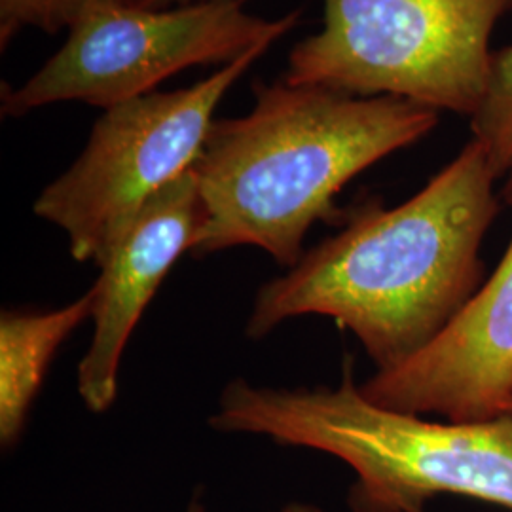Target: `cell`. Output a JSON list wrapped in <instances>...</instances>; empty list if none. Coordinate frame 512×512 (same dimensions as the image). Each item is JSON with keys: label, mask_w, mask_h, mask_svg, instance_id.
<instances>
[{"label": "cell", "mask_w": 512, "mask_h": 512, "mask_svg": "<svg viewBox=\"0 0 512 512\" xmlns=\"http://www.w3.org/2000/svg\"><path fill=\"white\" fill-rule=\"evenodd\" d=\"M184 512H203L202 503H198V501H192L190 505H188V509Z\"/></svg>", "instance_id": "cell-15"}, {"label": "cell", "mask_w": 512, "mask_h": 512, "mask_svg": "<svg viewBox=\"0 0 512 512\" xmlns=\"http://www.w3.org/2000/svg\"><path fill=\"white\" fill-rule=\"evenodd\" d=\"M209 425L329 454L376 499L423 507L433 495L456 494L512 511V416L437 423L387 410L361 393L349 363L334 389L232 380Z\"/></svg>", "instance_id": "cell-3"}, {"label": "cell", "mask_w": 512, "mask_h": 512, "mask_svg": "<svg viewBox=\"0 0 512 512\" xmlns=\"http://www.w3.org/2000/svg\"><path fill=\"white\" fill-rule=\"evenodd\" d=\"M268 48H255L202 82L103 110L88 145L35 202L63 230L78 262H99L145 203L196 164L222 97Z\"/></svg>", "instance_id": "cell-5"}, {"label": "cell", "mask_w": 512, "mask_h": 512, "mask_svg": "<svg viewBox=\"0 0 512 512\" xmlns=\"http://www.w3.org/2000/svg\"><path fill=\"white\" fill-rule=\"evenodd\" d=\"M437 124V110L395 97L283 78L256 84L253 110L215 120L194 164L203 222L192 255L258 247L293 268L311 226L336 213L342 188Z\"/></svg>", "instance_id": "cell-2"}, {"label": "cell", "mask_w": 512, "mask_h": 512, "mask_svg": "<svg viewBox=\"0 0 512 512\" xmlns=\"http://www.w3.org/2000/svg\"><path fill=\"white\" fill-rule=\"evenodd\" d=\"M471 131L495 173H507L512 165V44L494 54L490 92L471 118Z\"/></svg>", "instance_id": "cell-11"}, {"label": "cell", "mask_w": 512, "mask_h": 512, "mask_svg": "<svg viewBox=\"0 0 512 512\" xmlns=\"http://www.w3.org/2000/svg\"><path fill=\"white\" fill-rule=\"evenodd\" d=\"M349 509L351 512H425L420 505L399 503V501H384L372 495L365 494L355 484L349 490Z\"/></svg>", "instance_id": "cell-12"}, {"label": "cell", "mask_w": 512, "mask_h": 512, "mask_svg": "<svg viewBox=\"0 0 512 512\" xmlns=\"http://www.w3.org/2000/svg\"><path fill=\"white\" fill-rule=\"evenodd\" d=\"M192 2H200V0H162V8H169V6H173V4H177V6H184V4H192Z\"/></svg>", "instance_id": "cell-14"}, {"label": "cell", "mask_w": 512, "mask_h": 512, "mask_svg": "<svg viewBox=\"0 0 512 512\" xmlns=\"http://www.w3.org/2000/svg\"><path fill=\"white\" fill-rule=\"evenodd\" d=\"M507 414H509V416H512V403L511 406H509V412H507Z\"/></svg>", "instance_id": "cell-16"}, {"label": "cell", "mask_w": 512, "mask_h": 512, "mask_svg": "<svg viewBox=\"0 0 512 512\" xmlns=\"http://www.w3.org/2000/svg\"><path fill=\"white\" fill-rule=\"evenodd\" d=\"M277 512H323L319 507L310 505V503H289L287 507H283L281 511Z\"/></svg>", "instance_id": "cell-13"}, {"label": "cell", "mask_w": 512, "mask_h": 512, "mask_svg": "<svg viewBox=\"0 0 512 512\" xmlns=\"http://www.w3.org/2000/svg\"><path fill=\"white\" fill-rule=\"evenodd\" d=\"M109 8L164 10L162 0H0V48L6 50L25 29L57 35Z\"/></svg>", "instance_id": "cell-10"}, {"label": "cell", "mask_w": 512, "mask_h": 512, "mask_svg": "<svg viewBox=\"0 0 512 512\" xmlns=\"http://www.w3.org/2000/svg\"><path fill=\"white\" fill-rule=\"evenodd\" d=\"M497 177L471 139L410 200L359 207L344 230L262 285L247 336L260 340L293 317L327 315L357 336L378 370L403 365L482 287L480 247L499 213Z\"/></svg>", "instance_id": "cell-1"}, {"label": "cell", "mask_w": 512, "mask_h": 512, "mask_svg": "<svg viewBox=\"0 0 512 512\" xmlns=\"http://www.w3.org/2000/svg\"><path fill=\"white\" fill-rule=\"evenodd\" d=\"M203 222L200 183L194 165L148 200L109 251L95 264L92 344L78 365L76 387L93 414L118 397V374L135 327L165 275L192 253Z\"/></svg>", "instance_id": "cell-8"}, {"label": "cell", "mask_w": 512, "mask_h": 512, "mask_svg": "<svg viewBox=\"0 0 512 512\" xmlns=\"http://www.w3.org/2000/svg\"><path fill=\"white\" fill-rule=\"evenodd\" d=\"M300 21L251 16L243 0H200L173 10L109 8L82 19L67 42L19 88H2L4 118L63 101L107 110L143 97L184 69L230 65L270 48Z\"/></svg>", "instance_id": "cell-6"}, {"label": "cell", "mask_w": 512, "mask_h": 512, "mask_svg": "<svg viewBox=\"0 0 512 512\" xmlns=\"http://www.w3.org/2000/svg\"><path fill=\"white\" fill-rule=\"evenodd\" d=\"M321 2L323 27L291 50L285 82L469 118L486 101L490 38L512 0Z\"/></svg>", "instance_id": "cell-4"}, {"label": "cell", "mask_w": 512, "mask_h": 512, "mask_svg": "<svg viewBox=\"0 0 512 512\" xmlns=\"http://www.w3.org/2000/svg\"><path fill=\"white\" fill-rule=\"evenodd\" d=\"M503 196L512 207V165ZM370 403L448 421L507 416L512 403V239L494 275L439 336L359 384Z\"/></svg>", "instance_id": "cell-7"}, {"label": "cell", "mask_w": 512, "mask_h": 512, "mask_svg": "<svg viewBox=\"0 0 512 512\" xmlns=\"http://www.w3.org/2000/svg\"><path fill=\"white\" fill-rule=\"evenodd\" d=\"M95 293L88 289L71 304L48 311L4 310L0 317V442L21 439L31 406L59 348L92 319Z\"/></svg>", "instance_id": "cell-9"}]
</instances>
